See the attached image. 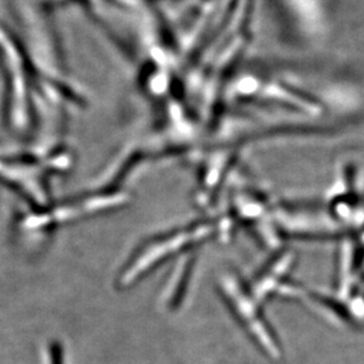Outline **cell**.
I'll return each instance as SVG.
<instances>
[{
  "label": "cell",
  "instance_id": "1",
  "mask_svg": "<svg viewBox=\"0 0 364 364\" xmlns=\"http://www.w3.org/2000/svg\"><path fill=\"white\" fill-rule=\"evenodd\" d=\"M219 228L212 223H199L187 228L171 232L146 242L134 253L119 276V285L129 287L141 277L164 263L171 257L176 256L191 247L206 242L215 235Z\"/></svg>",
  "mask_w": 364,
  "mask_h": 364
},
{
  "label": "cell",
  "instance_id": "4",
  "mask_svg": "<svg viewBox=\"0 0 364 364\" xmlns=\"http://www.w3.org/2000/svg\"><path fill=\"white\" fill-rule=\"evenodd\" d=\"M232 159L233 156L231 154H218L208 160L201 180L203 191L210 192L219 185L228 168L231 167Z\"/></svg>",
  "mask_w": 364,
  "mask_h": 364
},
{
  "label": "cell",
  "instance_id": "3",
  "mask_svg": "<svg viewBox=\"0 0 364 364\" xmlns=\"http://www.w3.org/2000/svg\"><path fill=\"white\" fill-rule=\"evenodd\" d=\"M291 260L292 258L289 253L282 255L253 280L249 290L260 304L283 287V278L287 276V271L290 269Z\"/></svg>",
  "mask_w": 364,
  "mask_h": 364
},
{
  "label": "cell",
  "instance_id": "2",
  "mask_svg": "<svg viewBox=\"0 0 364 364\" xmlns=\"http://www.w3.org/2000/svg\"><path fill=\"white\" fill-rule=\"evenodd\" d=\"M219 290L232 314L253 340L271 355H276L278 353L276 341L263 317L259 301L253 297L249 287H245L238 277L226 273L221 276Z\"/></svg>",
  "mask_w": 364,
  "mask_h": 364
},
{
  "label": "cell",
  "instance_id": "5",
  "mask_svg": "<svg viewBox=\"0 0 364 364\" xmlns=\"http://www.w3.org/2000/svg\"><path fill=\"white\" fill-rule=\"evenodd\" d=\"M48 364H63V353L58 344H53L48 350Z\"/></svg>",
  "mask_w": 364,
  "mask_h": 364
}]
</instances>
